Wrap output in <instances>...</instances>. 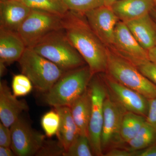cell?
Returning <instances> with one entry per match:
<instances>
[{"instance_id":"cell-1","label":"cell","mask_w":156,"mask_h":156,"mask_svg":"<svg viewBox=\"0 0 156 156\" xmlns=\"http://www.w3.org/2000/svg\"><path fill=\"white\" fill-rule=\"evenodd\" d=\"M62 28L93 75L105 72L108 50L94 32L84 14L68 10L62 16Z\"/></svg>"},{"instance_id":"cell-2","label":"cell","mask_w":156,"mask_h":156,"mask_svg":"<svg viewBox=\"0 0 156 156\" xmlns=\"http://www.w3.org/2000/svg\"><path fill=\"white\" fill-rule=\"evenodd\" d=\"M31 48L65 72L87 64L63 28L48 34Z\"/></svg>"},{"instance_id":"cell-3","label":"cell","mask_w":156,"mask_h":156,"mask_svg":"<svg viewBox=\"0 0 156 156\" xmlns=\"http://www.w3.org/2000/svg\"><path fill=\"white\" fill-rule=\"evenodd\" d=\"M92 76L88 65L65 72L45 93V102L54 108L69 107L88 88Z\"/></svg>"},{"instance_id":"cell-4","label":"cell","mask_w":156,"mask_h":156,"mask_svg":"<svg viewBox=\"0 0 156 156\" xmlns=\"http://www.w3.org/2000/svg\"><path fill=\"white\" fill-rule=\"evenodd\" d=\"M18 62L22 73L30 80L37 90L45 93L65 72L31 48H26Z\"/></svg>"},{"instance_id":"cell-5","label":"cell","mask_w":156,"mask_h":156,"mask_svg":"<svg viewBox=\"0 0 156 156\" xmlns=\"http://www.w3.org/2000/svg\"><path fill=\"white\" fill-rule=\"evenodd\" d=\"M107 72L114 80L139 92L148 99L156 97V86L134 64L118 54L108 51Z\"/></svg>"},{"instance_id":"cell-6","label":"cell","mask_w":156,"mask_h":156,"mask_svg":"<svg viewBox=\"0 0 156 156\" xmlns=\"http://www.w3.org/2000/svg\"><path fill=\"white\" fill-rule=\"evenodd\" d=\"M62 28V16L40 9H31L18 33L27 48H32L48 34Z\"/></svg>"},{"instance_id":"cell-7","label":"cell","mask_w":156,"mask_h":156,"mask_svg":"<svg viewBox=\"0 0 156 156\" xmlns=\"http://www.w3.org/2000/svg\"><path fill=\"white\" fill-rule=\"evenodd\" d=\"M91 101V117L88 129V138L94 156H103L101 134L103 126L104 103L107 90L104 82L96 74L92 76L89 85Z\"/></svg>"},{"instance_id":"cell-8","label":"cell","mask_w":156,"mask_h":156,"mask_svg":"<svg viewBox=\"0 0 156 156\" xmlns=\"http://www.w3.org/2000/svg\"><path fill=\"white\" fill-rule=\"evenodd\" d=\"M125 112L107 94L104 103L103 126L101 134V146L103 155L113 148H123L121 135V125Z\"/></svg>"},{"instance_id":"cell-9","label":"cell","mask_w":156,"mask_h":156,"mask_svg":"<svg viewBox=\"0 0 156 156\" xmlns=\"http://www.w3.org/2000/svg\"><path fill=\"white\" fill-rule=\"evenodd\" d=\"M12 141L11 148L18 156L36 155L44 145L45 135L34 130L21 117L10 127Z\"/></svg>"},{"instance_id":"cell-10","label":"cell","mask_w":156,"mask_h":156,"mask_svg":"<svg viewBox=\"0 0 156 156\" xmlns=\"http://www.w3.org/2000/svg\"><path fill=\"white\" fill-rule=\"evenodd\" d=\"M104 82L109 95L125 112H131L146 118L149 99L139 92L120 83L109 76Z\"/></svg>"},{"instance_id":"cell-11","label":"cell","mask_w":156,"mask_h":156,"mask_svg":"<svg viewBox=\"0 0 156 156\" xmlns=\"http://www.w3.org/2000/svg\"><path fill=\"white\" fill-rule=\"evenodd\" d=\"M113 46L118 54L134 65L149 59L148 51L140 45L126 23L119 21L115 27Z\"/></svg>"},{"instance_id":"cell-12","label":"cell","mask_w":156,"mask_h":156,"mask_svg":"<svg viewBox=\"0 0 156 156\" xmlns=\"http://www.w3.org/2000/svg\"><path fill=\"white\" fill-rule=\"evenodd\" d=\"M83 14L92 30L104 44L113 46L115 27L119 20L112 8L104 5Z\"/></svg>"},{"instance_id":"cell-13","label":"cell","mask_w":156,"mask_h":156,"mask_svg":"<svg viewBox=\"0 0 156 156\" xmlns=\"http://www.w3.org/2000/svg\"><path fill=\"white\" fill-rule=\"evenodd\" d=\"M26 101L19 100L11 92L5 81L0 82V119L7 127L11 126L28 109Z\"/></svg>"},{"instance_id":"cell-14","label":"cell","mask_w":156,"mask_h":156,"mask_svg":"<svg viewBox=\"0 0 156 156\" xmlns=\"http://www.w3.org/2000/svg\"><path fill=\"white\" fill-rule=\"evenodd\" d=\"M30 11L20 0H0V28L18 32Z\"/></svg>"},{"instance_id":"cell-15","label":"cell","mask_w":156,"mask_h":156,"mask_svg":"<svg viewBox=\"0 0 156 156\" xmlns=\"http://www.w3.org/2000/svg\"><path fill=\"white\" fill-rule=\"evenodd\" d=\"M26 48L18 32L0 28V61L7 65L18 61Z\"/></svg>"},{"instance_id":"cell-16","label":"cell","mask_w":156,"mask_h":156,"mask_svg":"<svg viewBox=\"0 0 156 156\" xmlns=\"http://www.w3.org/2000/svg\"><path fill=\"white\" fill-rule=\"evenodd\" d=\"M125 23L144 50L156 47V22L150 14Z\"/></svg>"},{"instance_id":"cell-17","label":"cell","mask_w":156,"mask_h":156,"mask_svg":"<svg viewBox=\"0 0 156 156\" xmlns=\"http://www.w3.org/2000/svg\"><path fill=\"white\" fill-rule=\"evenodd\" d=\"M120 21H131L150 14L155 8L153 0H118L111 6Z\"/></svg>"},{"instance_id":"cell-18","label":"cell","mask_w":156,"mask_h":156,"mask_svg":"<svg viewBox=\"0 0 156 156\" xmlns=\"http://www.w3.org/2000/svg\"><path fill=\"white\" fill-rule=\"evenodd\" d=\"M72 115L80 135L88 136L92 101L89 86L81 96L69 107Z\"/></svg>"},{"instance_id":"cell-19","label":"cell","mask_w":156,"mask_h":156,"mask_svg":"<svg viewBox=\"0 0 156 156\" xmlns=\"http://www.w3.org/2000/svg\"><path fill=\"white\" fill-rule=\"evenodd\" d=\"M58 112L60 117V123L57 135L58 141L67 150L70 144L80 135L69 106L54 108Z\"/></svg>"},{"instance_id":"cell-20","label":"cell","mask_w":156,"mask_h":156,"mask_svg":"<svg viewBox=\"0 0 156 156\" xmlns=\"http://www.w3.org/2000/svg\"><path fill=\"white\" fill-rule=\"evenodd\" d=\"M156 144V128L146 121L137 134L125 144L123 148L131 151H135Z\"/></svg>"},{"instance_id":"cell-21","label":"cell","mask_w":156,"mask_h":156,"mask_svg":"<svg viewBox=\"0 0 156 156\" xmlns=\"http://www.w3.org/2000/svg\"><path fill=\"white\" fill-rule=\"evenodd\" d=\"M146 121V118L144 116L131 112L124 113L121 128V137L124 144L137 134Z\"/></svg>"},{"instance_id":"cell-22","label":"cell","mask_w":156,"mask_h":156,"mask_svg":"<svg viewBox=\"0 0 156 156\" xmlns=\"http://www.w3.org/2000/svg\"><path fill=\"white\" fill-rule=\"evenodd\" d=\"M30 9H38L63 16L68 11L62 0H20Z\"/></svg>"},{"instance_id":"cell-23","label":"cell","mask_w":156,"mask_h":156,"mask_svg":"<svg viewBox=\"0 0 156 156\" xmlns=\"http://www.w3.org/2000/svg\"><path fill=\"white\" fill-rule=\"evenodd\" d=\"M63 156H94L88 136L80 134L64 152Z\"/></svg>"},{"instance_id":"cell-24","label":"cell","mask_w":156,"mask_h":156,"mask_svg":"<svg viewBox=\"0 0 156 156\" xmlns=\"http://www.w3.org/2000/svg\"><path fill=\"white\" fill-rule=\"evenodd\" d=\"M60 123V115L55 108L46 112L41 119L42 128L45 135L48 137L57 134Z\"/></svg>"},{"instance_id":"cell-25","label":"cell","mask_w":156,"mask_h":156,"mask_svg":"<svg viewBox=\"0 0 156 156\" xmlns=\"http://www.w3.org/2000/svg\"><path fill=\"white\" fill-rule=\"evenodd\" d=\"M68 10L84 14L104 5L105 0H62Z\"/></svg>"},{"instance_id":"cell-26","label":"cell","mask_w":156,"mask_h":156,"mask_svg":"<svg viewBox=\"0 0 156 156\" xmlns=\"http://www.w3.org/2000/svg\"><path fill=\"white\" fill-rule=\"evenodd\" d=\"M33 85L30 80L23 74L15 75L12 81L13 94L17 97L26 96L31 92Z\"/></svg>"},{"instance_id":"cell-27","label":"cell","mask_w":156,"mask_h":156,"mask_svg":"<svg viewBox=\"0 0 156 156\" xmlns=\"http://www.w3.org/2000/svg\"><path fill=\"white\" fill-rule=\"evenodd\" d=\"M65 152L64 148L58 141H45L44 145L36 155L39 156H63Z\"/></svg>"},{"instance_id":"cell-28","label":"cell","mask_w":156,"mask_h":156,"mask_svg":"<svg viewBox=\"0 0 156 156\" xmlns=\"http://www.w3.org/2000/svg\"><path fill=\"white\" fill-rule=\"evenodd\" d=\"M135 66L142 74L156 86V62L146 60Z\"/></svg>"},{"instance_id":"cell-29","label":"cell","mask_w":156,"mask_h":156,"mask_svg":"<svg viewBox=\"0 0 156 156\" xmlns=\"http://www.w3.org/2000/svg\"><path fill=\"white\" fill-rule=\"evenodd\" d=\"M12 141L10 128L0 123V146L11 147Z\"/></svg>"},{"instance_id":"cell-30","label":"cell","mask_w":156,"mask_h":156,"mask_svg":"<svg viewBox=\"0 0 156 156\" xmlns=\"http://www.w3.org/2000/svg\"><path fill=\"white\" fill-rule=\"evenodd\" d=\"M146 122L156 128V97L149 99Z\"/></svg>"},{"instance_id":"cell-31","label":"cell","mask_w":156,"mask_h":156,"mask_svg":"<svg viewBox=\"0 0 156 156\" xmlns=\"http://www.w3.org/2000/svg\"><path fill=\"white\" fill-rule=\"evenodd\" d=\"M105 156H134V151H131L123 148H113L104 154Z\"/></svg>"},{"instance_id":"cell-32","label":"cell","mask_w":156,"mask_h":156,"mask_svg":"<svg viewBox=\"0 0 156 156\" xmlns=\"http://www.w3.org/2000/svg\"><path fill=\"white\" fill-rule=\"evenodd\" d=\"M134 156H156V144L141 150L134 151Z\"/></svg>"},{"instance_id":"cell-33","label":"cell","mask_w":156,"mask_h":156,"mask_svg":"<svg viewBox=\"0 0 156 156\" xmlns=\"http://www.w3.org/2000/svg\"><path fill=\"white\" fill-rule=\"evenodd\" d=\"M14 151L11 147L0 146V156H15Z\"/></svg>"},{"instance_id":"cell-34","label":"cell","mask_w":156,"mask_h":156,"mask_svg":"<svg viewBox=\"0 0 156 156\" xmlns=\"http://www.w3.org/2000/svg\"><path fill=\"white\" fill-rule=\"evenodd\" d=\"M148 55L149 60L156 62V47L149 50Z\"/></svg>"},{"instance_id":"cell-35","label":"cell","mask_w":156,"mask_h":156,"mask_svg":"<svg viewBox=\"0 0 156 156\" xmlns=\"http://www.w3.org/2000/svg\"><path fill=\"white\" fill-rule=\"evenodd\" d=\"M6 65L5 62L0 61V76L2 77L5 74L7 70Z\"/></svg>"},{"instance_id":"cell-36","label":"cell","mask_w":156,"mask_h":156,"mask_svg":"<svg viewBox=\"0 0 156 156\" xmlns=\"http://www.w3.org/2000/svg\"><path fill=\"white\" fill-rule=\"evenodd\" d=\"M117 1L118 0H105L104 5L110 7Z\"/></svg>"},{"instance_id":"cell-37","label":"cell","mask_w":156,"mask_h":156,"mask_svg":"<svg viewBox=\"0 0 156 156\" xmlns=\"http://www.w3.org/2000/svg\"><path fill=\"white\" fill-rule=\"evenodd\" d=\"M150 14L151 16H152V18H153L154 20L156 22V7L154 8L153 10L151 12Z\"/></svg>"},{"instance_id":"cell-38","label":"cell","mask_w":156,"mask_h":156,"mask_svg":"<svg viewBox=\"0 0 156 156\" xmlns=\"http://www.w3.org/2000/svg\"><path fill=\"white\" fill-rule=\"evenodd\" d=\"M153 1L155 5V7H156V0H153Z\"/></svg>"}]
</instances>
